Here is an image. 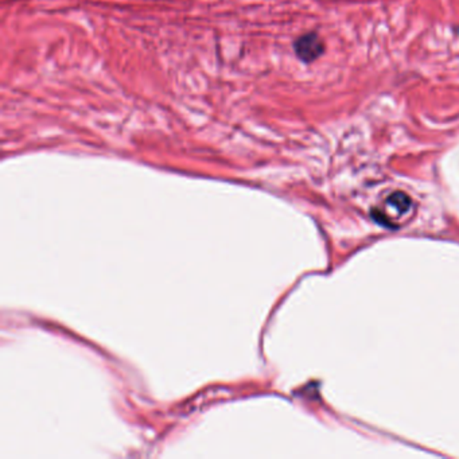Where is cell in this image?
Segmentation results:
<instances>
[{
    "instance_id": "cell-1",
    "label": "cell",
    "mask_w": 459,
    "mask_h": 459,
    "mask_svg": "<svg viewBox=\"0 0 459 459\" xmlns=\"http://www.w3.org/2000/svg\"><path fill=\"white\" fill-rule=\"evenodd\" d=\"M293 47L297 58L306 65L315 62L321 55H323L326 50L323 39L315 32L299 36L294 40Z\"/></svg>"
},
{
    "instance_id": "cell-2",
    "label": "cell",
    "mask_w": 459,
    "mask_h": 459,
    "mask_svg": "<svg viewBox=\"0 0 459 459\" xmlns=\"http://www.w3.org/2000/svg\"><path fill=\"white\" fill-rule=\"evenodd\" d=\"M385 208H386V212H379V213L376 212V213H373V217L377 221H380L382 224H383L385 217L389 213H395L397 217H400L404 213L410 212L411 208H412V201H411V198L407 194L401 192H396L386 198Z\"/></svg>"
},
{
    "instance_id": "cell-3",
    "label": "cell",
    "mask_w": 459,
    "mask_h": 459,
    "mask_svg": "<svg viewBox=\"0 0 459 459\" xmlns=\"http://www.w3.org/2000/svg\"><path fill=\"white\" fill-rule=\"evenodd\" d=\"M457 32H458V37H459V27H458V30H457Z\"/></svg>"
}]
</instances>
